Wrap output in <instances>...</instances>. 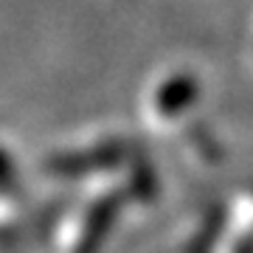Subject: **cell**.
Returning a JSON list of instances; mask_svg holds the SVG:
<instances>
[{"mask_svg": "<svg viewBox=\"0 0 253 253\" xmlns=\"http://www.w3.org/2000/svg\"><path fill=\"white\" fill-rule=\"evenodd\" d=\"M9 186H11V161L9 155L0 149V191L9 189Z\"/></svg>", "mask_w": 253, "mask_h": 253, "instance_id": "2", "label": "cell"}, {"mask_svg": "<svg viewBox=\"0 0 253 253\" xmlns=\"http://www.w3.org/2000/svg\"><path fill=\"white\" fill-rule=\"evenodd\" d=\"M189 101H191V84H189V79H172L161 90L158 110H161V113H172V110H174V113H180Z\"/></svg>", "mask_w": 253, "mask_h": 253, "instance_id": "1", "label": "cell"}]
</instances>
